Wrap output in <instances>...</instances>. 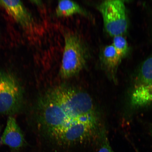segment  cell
<instances>
[{"label":"cell","instance_id":"6da1fadb","mask_svg":"<svg viewBox=\"0 0 152 152\" xmlns=\"http://www.w3.org/2000/svg\"><path fill=\"white\" fill-rule=\"evenodd\" d=\"M31 112L37 132L60 147L101 139L105 132L90 95L70 86L59 85L44 91L37 97Z\"/></svg>","mask_w":152,"mask_h":152},{"label":"cell","instance_id":"7a4b0ae2","mask_svg":"<svg viewBox=\"0 0 152 152\" xmlns=\"http://www.w3.org/2000/svg\"><path fill=\"white\" fill-rule=\"evenodd\" d=\"M25 104L23 87L14 75L0 71V114L12 116L20 113Z\"/></svg>","mask_w":152,"mask_h":152},{"label":"cell","instance_id":"3957f363","mask_svg":"<svg viewBox=\"0 0 152 152\" xmlns=\"http://www.w3.org/2000/svg\"><path fill=\"white\" fill-rule=\"evenodd\" d=\"M86 60V49L80 38L75 34H66L59 71L61 77L68 79L78 74L84 68Z\"/></svg>","mask_w":152,"mask_h":152},{"label":"cell","instance_id":"277c9868","mask_svg":"<svg viewBox=\"0 0 152 152\" xmlns=\"http://www.w3.org/2000/svg\"><path fill=\"white\" fill-rule=\"evenodd\" d=\"M130 98L131 105L134 109L152 103V56L142 62L137 71Z\"/></svg>","mask_w":152,"mask_h":152},{"label":"cell","instance_id":"5b68a950","mask_svg":"<svg viewBox=\"0 0 152 152\" xmlns=\"http://www.w3.org/2000/svg\"><path fill=\"white\" fill-rule=\"evenodd\" d=\"M104 25L106 32L111 37L123 35L128 27V20L124 1L106 0L99 5Z\"/></svg>","mask_w":152,"mask_h":152},{"label":"cell","instance_id":"8992f818","mask_svg":"<svg viewBox=\"0 0 152 152\" xmlns=\"http://www.w3.org/2000/svg\"><path fill=\"white\" fill-rule=\"evenodd\" d=\"M1 142L11 149L18 150L26 145V140L16 119L9 116L6 126L1 137Z\"/></svg>","mask_w":152,"mask_h":152},{"label":"cell","instance_id":"52a82bcc","mask_svg":"<svg viewBox=\"0 0 152 152\" xmlns=\"http://www.w3.org/2000/svg\"><path fill=\"white\" fill-rule=\"evenodd\" d=\"M0 5L21 26L31 27L33 19L21 1H0Z\"/></svg>","mask_w":152,"mask_h":152},{"label":"cell","instance_id":"ba28073f","mask_svg":"<svg viewBox=\"0 0 152 152\" xmlns=\"http://www.w3.org/2000/svg\"><path fill=\"white\" fill-rule=\"evenodd\" d=\"M100 59L108 77L116 84L117 83L118 69L123 59L118 54L113 44L104 48L101 54Z\"/></svg>","mask_w":152,"mask_h":152},{"label":"cell","instance_id":"9c48e42d","mask_svg":"<svg viewBox=\"0 0 152 152\" xmlns=\"http://www.w3.org/2000/svg\"><path fill=\"white\" fill-rule=\"evenodd\" d=\"M59 17H68L75 14H80L88 16V13L78 4L70 0L59 1L56 10Z\"/></svg>","mask_w":152,"mask_h":152},{"label":"cell","instance_id":"30bf717a","mask_svg":"<svg viewBox=\"0 0 152 152\" xmlns=\"http://www.w3.org/2000/svg\"><path fill=\"white\" fill-rule=\"evenodd\" d=\"M119 56L123 59L126 57L129 51L128 42L123 35L115 36L113 37L112 44Z\"/></svg>","mask_w":152,"mask_h":152},{"label":"cell","instance_id":"8fae6325","mask_svg":"<svg viewBox=\"0 0 152 152\" xmlns=\"http://www.w3.org/2000/svg\"><path fill=\"white\" fill-rule=\"evenodd\" d=\"M96 152H115L111 147L107 134L102 138Z\"/></svg>","mask_w":152,"mask_h":152},{"label":"cell","instance_id":"7c38bea8","mask_svg":"<svg viewBox=\"0 0 152 152\" xmlns=\"http://www.w3.org/2000/svg\"><path fill=\"white\" fill-rule=\"evenodd\" d=\"M1 124H0V135H1ZM1 136H0V144H1Z\"/></svg>","mask_w":152,"mask_h":152},{"label":"cell","instance_id":"4fadbf2b","mask_svg":"<svg viewBox=\"0 0 152 152\" xmlns=\"http://www.w3.org/2000/svg\"><path fill=\"white\" fill-rule=\"evenodd\" d=\"M150 134L152 137V128L151 129V132H150Z\"/></svg>","mask_w":152,"mask_h":152}]
</instances>
